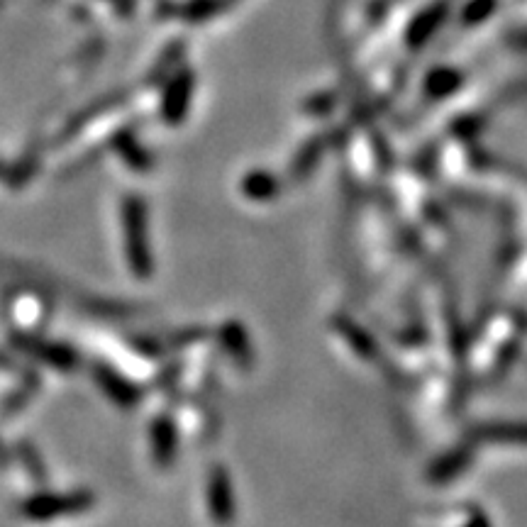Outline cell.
I'll use <instances>...</instances> for the list:
<instances>
[{
    "label": "cell",
    "mask_w": 527,
    "mask_h": 527,
    "mask_svg": "<svg viewBox=\"0 0 527 527\" xmlns=\"http://www.w3.org/2000/svg\"><path fill=\"white\" fill-rule=\"evenodd\" d=\"M93 498L88 493H66V496H54V493H37L22 503V518L30 523H52L66 515H79L91 508Z\"/></svg>",
    "instance_id": "cell-1"
},
{
    "label": "cell",
    "mask_w": 527,
    "mask_h": 527,
    "mask_svg": "<svg viewBox=\"0 0 527 527\" xmlns=\"http://www.w3.org/2000/svg\"><path fill=\"white\" fill-rule=\"evenodd\" d=\"M208 498H210V513H213V518L223 525L230 523L232 503H230V488H227L225 476L218 474V479L210 481Z\"/></svg>",
    "instance_id": "cell-3"
},
{
    "label": "cell",
    "mask_w": 527,
    "mask_h": 527,
    "mask_svg": "<svg viewBox=\"0 0 527 527\" xmlns=\"http://www.w3.org/2000/svg\"><path fill=\"white\" fill-rule=\"evenodd\" d=\"M127 232H130V240H127V257H130L132 266H135L137 271L142 269L144 264V254H147V249H144V218H142V210L140 205H132L130 210H127Z\"/></svg>",
    "instance_id": "cell-2"
},
{
    "label": "cell",
    "mask_w": 527,
    "mask_h": 527,
    "mask_svg": "<svg viewBox=\"0 0 527 527\" xmlns=\"http://www.w3.org/2000/svg\"><path fill=\"white\" fill-rule=\"evenodd\" d=\"M471 527H486V523H479V525H471Z\"/></svg>",
    "instance_id": "cell-4"
}]
</instances>
